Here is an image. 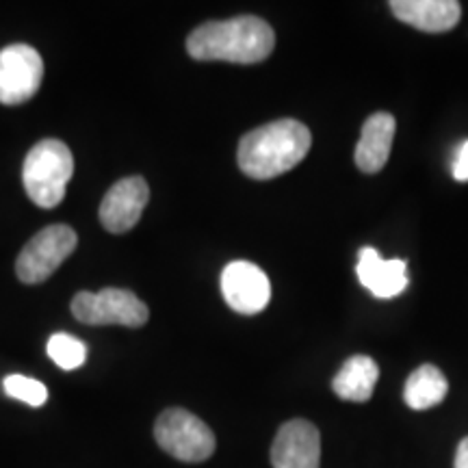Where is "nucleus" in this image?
I'll return each mask as SVG.
<instances>
[{
	"instance_id": "f257e3e1",
	"label": "nucleus",
	"mask_w": 468,
	"mask_h": 468,
	"mask_svg": "<svg viewBox=\"0 0 468 468\" xmlns=\"http://www.w3.org/2000/svg\"><path fill=\"white\" fill-rule=\"evenodd\" d=\"M276 33L256 16L207 22L186 37V52L196 61H228L251 66L273 52Z\"/></svg>"
},
{
	"instance_id": "f03ea898",
	"label": "nucleus",
	"mask_w": 468,
	"mask_h": 468,
	"mask_svg": "<svg viewBox=\"0 0 468 468\" xmlns=\"http://www.w3.org/2000/svg\"><path fill=\"white\" fill-rule=\"evenodd\" d=\"M313 134L302 122L278 120L254 128L239 142V169L251 180H271L306 159Z\"/></svg>"
},
{
	"instance_id": "7ed1b4c3",
	"label": "nucleus",
	"mask_w": 468,
	"mask_h": 468,
	"mask_svg": "<svg viewBox=\"0 0 468 468\" xmlns=\"http://www.w3.org/2000/svg\"><path fill=\"white\" fill-rule=\"evenodd\" d=\"M74 174V156L58 139H44L28 150L22 180L27 196L42 208H55L66 197L69 178Z\"/></svg>"
},
{
	"instance_id": "20e7f679",
	"label": "nucleus",
	"mask_w": 468,
	"mask_h": 468,
	"mask_svg": "<svg viewBox=\"0 0 468 468\" xmlns=\"http://www.w3.org/2000/svg\"><path fill=\"white\" fill-rule=\"evenodd\" d=\"M154 438L163 452L180 462H204L215 453L213 430L189 410L169 408L154 425Z\"/></svg>"
},
{
	"instance_id": "39448f33",
	"label": "nucleus",
	"mask_w": 468,
	"mask_h": 468,
	"mask_svg": "<svg viewBox=\"0 0 468 468\" xmlns=\"http://www.w3.org/2000/svg\"><path fill=\"white\" fill-rule=\"evenodd\" d=\"M72 314L85 325L144 327L148 324L150 310L133 291L102 289L101 292H76Z\"/></svg>"
},
{
	"instance_id": "423d86ee",
	"label": "nucleus",
	"mask_w": 468,
	"mask_h": 468,
	"mask_svg": "<svg viewBox=\"0 0 468 468\" xmlns=\"http://www.w3.org/2000/svg\"><path fill=\"white\" fill-rule=\"evenodd\" d=\"M79 237L66 224H55L39 230L25 245L16 261V273L25 284H42L61 267L76 250Z\"/></svg>"
},
{
	"instance_id": "0eeeda50",
	"label": "nucleus",
	"mask_w": 468,
	"mask_h": 468,
	"mask_svg": "<svg viewBox=\"0 0 468 468\" xmlns=\"http://www.w3.org/2000/svg\"><path fill=\"white\" fill-rule=\"evenodd\" d=\"M44 79V61L28 44H11L0 50V104H22L37 93Z\"/></svg>"
},
{
	"instance_id": "6e6552de",
	"label": "nucleus",
	"mask_w": 468,
	"mask_h": 468,
	"mask_svg": "<svg viewBox=\"0 0 468 468\" xmlns=\"http://www.w3.org/2000/svg\"><path fill=\"white\" fill-rule=\"evenodd\" d=\"M221 295L234 313L259 314L271 300V284L254 262L234 261L221 271Z\"/></svg>"
},
{
	"instance_id": "1a4fd4ad",
	"label": "nucleus",
	"mask_w": 468,
	"mask_h": 468,
	"mask_svg": "<svg viewBox=\"0 0 468 468\" xmlns=\"http://www.w3.org/2000/svg\"><path fill=\"white\" fill-rule=\"evenodd\" d=\"M150 200V186L142 176L122 178L111 186L101 204V224L113 234L133 230Z\"/></svg>"
},
{
	"instance_id": "9d476101",
	"label": "nucleus",
	"mask_w": 468,
	"mask_h": 468,
	"mask_svg": "<svg viewBox=\"0 0 468 468\" xmlns=\"http://www.w3.org/2000/svg\"><path fill=\"white\" fill-rule=\"evenodd\" d=\"M273 468H319L321 436L313 423L295 419L278 430L271 444Z\"/></svg>"
},
{
	"instance_id": "9b49d317",
	"label": "nucleus",
	"mask_w": 468,
	"mask_h": 468,
	"mask_svg": "<svg viewBox=\"0 0 468 468\" xmlns=\"http://www.w3.org/2000/svg\"><path fill=\"white\" fill-rule=\"evenodd\" d=\"M395 17L425 33H447L458 25L462 7L455 0H393Z\"/></svg>"
},
{
	"instance_id": "f8f14e48",
	"label": "nucleus",
	"mask_w": 468,
	"mask_h": 468,
	"mask_svg": "<svg viewBox=\"0 0 468 468\" xmlns=\"http://www.w3.org/2000/svg\"><path fill=\"white\" fill-rule=\"evenodd\" d=\"M397 131V122L390 113H373L365 122L360 133V142L356 145V165L365 174L382 172L388 163L390 148Z\"/></svg>"
},
{
	"instance_id": "ddd939ff",
	"label": "nucleus",
	"mask_w": 468,
	"mask_h": 468,
	"mask_svg": "<svg viewBox=\"0 0 468 468\" xmlns=\"http://www.w3.org/2000/svg\"><path fill=\"white\" fill-rule=\"evenodd\" d=\"M406 261H384L373 248H362L358 254V278L379 300L401 295L408 286Z\"/></svg>"
},
{
	"instance_id": "4468645a",
	"label": "nucleus",
	"mask_w": 468,
	"mask_h": 468,
	"mask_svg": "<svg viewBox=\"0 0 468 468\" xmlns=\"http://www.w3.org/2000/svg\"><path fill=\"white\" fill-rule=\"evenodd\" d=\"M379 378L378 362L368 356H351L332 379V388L345 401L365 403L371 399Z\"/></svg>"
},
{
	"instance_id": "2eb2a0df",
	"label": "nucleus",
	"mask_w": 468,
	"mask_h": 468,
	"mask_svg": "<svg viewBox=\"0 0 468 468\" xmlns=\"http://www.w3.org/2000/svg\"><path fill=\"white\" fill-rule=\"evenodd\" d=\"M447 393L449 384L441 368L434 365H423L408 378L406 388H403V399L412 410H430L442 403Z\"/></svg>"
},
{
	"instance_id": "dca6fc26",
	"label": "nucleus",
	"mask_w": 468,
	"mask_h": 468,
	"mask_svg": "<svg viewBox=\"0 0 468 468\" xmlns=\"http://www.w3.org/2000/svg\"><path fill=\"white\" fill-rule=\"evenodd\" d=\"M48 356L58 368L63 371H74V368L83 367L87 360V345L72 335L58 332L52 335L48 341Z\"/></svg>"
},
{
	"instance_id": "f3484780",
	"label": "nucleus",
	"mask_w": 468,
	"mask_h": 468,
	"mask_svg": "<svg viewBox=\"0 0 468 468\" xmlns=\"http://www.w3.org/2000/svg\"><path fill=\"white\" fill-rule=\"evenodd\" d=\"M3 388L11 399L28 403L33 408L44 406L46 399H48V388L39 379L20 376V373H11V376L5 378Z\"/></svg>"
},
{
	"instance_id": "a211bd4d",
	"label": "nucleus",
	"mask_w": 468,
	"mask_h": 468,
	"mask_svg": "<svg viewBox=\"0 0 468 468\" xmlns=\"http://www.w3.org/2000/svg\"><path fill=\"white\" fill-rule=\"evenodd\" d=\"M453 178L458 180V183H466V180H468V142L462 145L458 156H455Z\"/></svg>"
},
{
	"instance_id": "6ab92c4d",
	"label": "nucleus",
	"mask_w": 468,
	"mask_h": 468,
	"mask_svg": "<svg viewBox=\"0 0 468 468\" xmlns=\"http://www.w3.org/2000/svg\"><path fill=\"white\" fill-rule=\"evenodd\" d=\"M455 468H468V438L460 442L458 452H455Z\"/></svg>"
}]
</instances>
